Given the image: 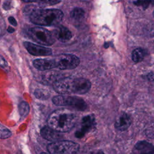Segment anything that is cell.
Segmentation results:
<instances>
[{
  "label": "cell",
  "instance_id": "9",
  "mask_svg": "<svg viewBox=\"0 0 154 154\" xmlns=\"http://www.w3.org/2000/svg\"><path fill=\"white\" fill-rule=\"evenodd\" d=\"M95 125V119L93 115H87L83 117L81 122V126L80 129L75 133V135L78 138L82 137L87 132L91 130Z\"/></svg>",
  "mask_w": 154,
  "mask_h": 154
},
{
  "label": "cell",
  "instance_id": "7",
  "mask_svg": "<svg viewBox=\"0 0 154 154\" xmlns=\"http://www.w3.org/2000/svg\"><path fill=\"white\" fill-rule=\"evenodd\" d=\"M55 66L60 70H70L76 68L80 60L78 57L72 54H60L53 58Z\"/></svg>",
  "mask_w": 154,
  "mask_h": 154
},
{
  "label": "cell",
  "instance_id": "16",
  "mask_svg": "<svg viewBox=\"0 0 154 154\" xmlns=\"http://www.w3.org/2000/svg\"><path fill=\"white\" fill-rule=\"evenodd\" d=\"M146 54V52L144 49L140 48H136L132 52V59L135 63H139L144 59Z\"/></svg>",
  "mask_w": 154,
  "mask_h": 154
},
{
  "label": "cell",
  "instance_id": "4",
  "mask_svg": "<svg viewBox=\"0 0 154 154\" xmlns=\"http://www.w3.org/2000/svg\"><path fill=\"white\" fill-rule=\"evenodd\" d=\"M79 146L78 143L71 141H56L49 144L47 149L52 154H70L75 153L79 150Z\"/></svg>",
  "mask_w": 154,
  "mask_h": 154
},
{
  "label": "cell",
  "instance_id": "27",
  "mask_svg": "<svg viewBox=\"0 0 154 154\" xmlns=\"http://www.w3.org/2000/svg\"><path fill=\"white\" fill-rule=\"evenodd\" d=\"M7 31L10 33H13L14 31V29L11 26H9L7 29Z\"/></svg>",
  "mask_w": 154,
  "mask_h": 154
},
{
  "label": "cell",
  "instance_id": "21",
  "mask_svg": "<svg viewBox=\"0 0 154 154\" xmlns=\"http://www.w3.org/2000/svg\"><path fill=\"white\" fill-rule=\"evenodd\" d=\"M11 135V131L6 127L0 124V138L5 139L9 138Z\"/></svg>",
  "mask_w": 154,
  "mask_h": 154
},
{
  "label": "cell",
  "instance_id": "5",
  "mask_svg": "<svg viewBox=\"0 0 154 154\" xmlns=\"http://www.w3.org/2000/svg\"><path fill=\"white\" fill-rule=\"evenodd\" d=\"M28 33L32 40L41 45L51 46L55 42L54 35L50 31L43 28H31L29 29Z\"/></svg>",
  "mask_w": 154,
  "mask_h": 154
},
{
  "label": "cell",
  "instance_id": "14",
  "mask_svg": "<svg viewBox=\"0 0 154 154\" xmlns=\"http://www.w3.org/2000/svg\"><path fill=\"white\" fill-rule=\"evenodd\" d=\"M134 150L137 153H154V146L147 141H141L136 144Z\"/></svg>",
  "mask_w": 154,
  "mask_h": 154
},
{
  "label": "cell",
  "instance_id": "20",
  "mask_svg": "<svg viewBox=\"0 0 154 154\" xmlns=\"http://www.w3.org/2000/svg\"><path fill=\"white\" fill-rule=\"evenodd\" d=\"M134 4L138 6L141 7L143 9H146L149 7V5L154 4L153 0H137L134 2Z\"/></svg>",
  "mask_w": 154,
  "mask_h": 154
},
{
  "label": "cell",
  "instance_id": "6",
  "mask_svg": "<svg viewBox=\"0 0 154 154\" xmlns=\"http://www.w3.org/2000/svg\"><path fill=\"white\" fill-rule=\"evenodd\" d=\"M52 102L56 105L70 106L79 111H84L87 105L80 97L69 96H56L52 98Z\"/></svg>",
  "mask_w": 154,
  "mask_h": 154
},
{
  "label": "cell",
  "instance_id": "29",
  "mask_svg": "<svg viewBox=\"0 0 154 154\" xmlns=\"http://www.w3.org/2000/svg\"><path fill=\"white\" fill-rule=\"evenodd\" d=\"M153 16H154V10H153Z\"/></svg>",
  "mask_w": 154,
  "mask_h": 154
},
{
  "label": "cell",
  "instance_id": "12",
  "mask_svg": "<svg viewBox=\"0 0 154 154\" xmlns=\"http://www.w3.org/2000/svg\"><path fill=\"white\" fill-rule=\"evenodd\" d=\"M54 37L61 42H66L69 41L72 37L70 31L64 26L57 27L53 32Z\"/></svg>",
  "mask_w": 154,
  "mask_h": 154
},
{
  "label": "cell",
  "instance_id": "19",
  "mask_svg": "<svg viewBox=\"0 0 154 154\" xmlns=\"http://www.w3.org/2000/svg\"><path fill=\"white\" fill-rule=\"evenodd\" d=\"M34 95L37 99L41 100H46L49 96V94L48 90L41 88L36 89L34 91Z\"/></svg>",
  "mask_w": 154,
  "mask_h": 154
},
{
  "label": "cell",
  "instance_id": "17",
  "mask_svg": "<svg viewBox=\"0 0 154 154\" xmlns=\"http://www.w3.org/2000/svg\"><path fill=\"white\" fill-rule=\"evenodd\" d=\"M61 78V74L55 71H50L43 75V79L47 82H55Z\"/></svg>",
  "mask_w": 154,
  "mask_h": 154
},
{
  "label": "cell",
  "instance_id": "18",
  "mask_svg": "<svg viewBox=\"0 0 154 154\" xmlns=\"http://www.w3.org/2000/svg\"><path fill=\"white\" fill-rule=\"evenodd\" d=\"M19 112L21 119L26 117L29 112V105L26 102H22L19 105Z\"/></svg>",
  "mask_w": 154,
  "mask_h": 154
},
{
  "label": "cell",
  "instance_id": "1",
  "mask_svg": "<svg viewBox=\"0 0 154 154\" xmlns=\"http://www.w3.org/2000/svg\"><path fill=\"white\" fill-rule=\"evenodd\" d=\"M54 89L61 94H83L91 88V82L84 78H62L53 84Z\"/></svg>",
  "mask_w": 154,
  "mask_h": 154
},
{
  "label": "cell",
  "instance_id": "11",
  "mask_svg": "<svg viewBox=\"0 0 154 154\" xmlns=\"http://www.w3.org/2000/svg\"><path fill=\"white\" fill-rule=\"evenodd\" d=\"M131 123L130 116L125 112H122L116 120L115 128L119 131H125L129 127Z\"/></svg>",
  "mask_w": 154,
  "mask_h": 154
},
{
  "label": "cell",
  "instance_id": "10",
  "mask_svg": "<svg viewBox=\"0 0 154 154\" xmlns=\"http://www.w3.org/2000/svg\"><path fill=\"white\" fill-rule=\"evenodd\" d=\"M61 132H58L49 126H45L42 129L40 134L42 137L49 141H56L61 140L63 138Z\"/></svg>",
  "mask_w": 154,
  "mask_h": 154
},
{
  "label": "cell",
  "instance_id": "8",
  "mask_svg": "<svg viewBox=\"0 0 154 154\" xmlns=\"http://www.w3.org/2000/svg\"><path fill=\"white\" fill-rule=\"evenodd\" d=\"M23 45L29 54L35 56H48L51 55L52 53V51L50 48L37 45L29 42H25Z\"/></svg>",
  "mask_w": 154,
  "mask_h": 154
},
{
  "label": "cell",
  "instance_id": "24",
  "mask_svg": "<svg viewBox=\"0 0 154 154\" xmlns=\"http://www.w3.org/2000/svg\"><path fill=\"white\" fill-rule=\"evenodd\" d=\"M2 7L4 10H8L12 8V2L10 0H7L5 1L3 3Z\"/></svg>",
  "mask_w": 154,
  "mask_h": 154
},
{
  "label": "cell",
  "instance_id": "3",
  "mask_svg": "<svg viewBox=\"0 0 154 154\" xmlns=\"http://www.w3.org/2000/svg\"><path fill=\"white\" fill-rule=\"evenodd\" d=\"M64 14L58 9H32L29 13V19L34 24L42 26H55L63 20Z\"/></svg>",
  "mask_w": 154,
  "mask_h": 154
},
{
  "label": "cell",
  "instance_id": "28",
  "mask_svg": "<svg viewBox=\"0 0 154 154\" xmlns=\"http://www.w3.org/2000/svg\"><path fill=\"white\" fill-rule=\"evenodd\" d=\"M24 2H35V0H22Z\"/></svg>",
  "mask_w": 154,
  "mask_h": 154
},
{
  "label": "cell",
  "instance_id": "13",
  "mask_svg": "<svg viewBox=\"0 0 154 154\" xmlns=\"http://www.w3.org/2000/svg\"><path fill=\"white\" fill-rule=\"evenodd\" d=\"M33 66L39 70H48L55 68L53 59H36L33 61Z\"/></svg>",
  "mask_w": 154,
  "mask_h": 154
},
{
  "label": "cell",
  "instance_id": "22",
  "mask_svg": "<svg viewBox=\"0 0 154 154\" xmlns=\"http://www.w3.org/2000/svg\"><path fill=\"white\" fill-rule=\"evenodd\" d=\"M61 0H35L41 6H49L57 4L61 2Z\"/></svg>",
  "mask_w": 154,
  "mask_h": 154
},
{
  "label": "cell",
  "instance_id": "2",
  "mask_svg": "<svg viewBox=\"0 0 154 154\" xmlns=\"http://www.w3.org/2000/svg\"><path fill=\"white\" fill-rule=\"evenodd\" d=\"M77 120L76 115L67 109H59L52 112L48 119V123L51 128L66 132L73 128Z\"/></svg>",
  "mask_w": 154,
  "mask_h": 154
},
{
  "label": "cell",
  "instance_id": "25",
  "mask_svg": "<svg viewBox=\"0 0 154 154\" xmlns=\"http://www.w3.org/2000/svg\"><path fill=\"white\" fill-rule=\"evenodd\" d=\"M0 67L2 68H6L8 67V63L3 57L0 55Z\"/></svg>",
  "mask_w": 154,
  "mask_h": 154
},
{
  "label": "cell",
  "instance_id": "23",
  "mask_svg": "<svg viewBox=\"0 0 154 154\" xmlns=\"http://www.w3.org/2000/svg\"><path fill=\"white\" fill-rule=\"evenodd\" d=\"M5 23L2 17V16L0 15V36H2L5 33Z\"/></svg>",
  "mask_w": 154,
  "mask_h": 154
},
{
  "label": "cell",
  "instance_id": "26",
  "mask_svg": "<svg viewBox=\"0 0 154 154\" xmlns=\"http://www.w3.org/2000/svg\"><path fill=\"white\" fill-rule=\"evenodd\" d=\"M8 22L13 26H17V22L16 20V19L13 17V16H10L8 18Z\"/></svg>",
  "mask_w": 154,
  "mask_h": 154
},
{
  "label": "cell",
  "instance_id": "15",
  "mask_svg": "<svg viewBox=\"0 0 154 154\" xmlns=\"http://www.w3.org/2000/svg\"><path fill=\"white\" fill-rule=\"evenodd\" d=\"M70 17L76 22L82 21L85 16V12L84 10L79 7H75L72 9L70 13Z\"/></svg>",
  "mask_w": 154,
  "mask_h": 154
}]
</instances>
